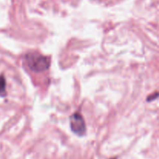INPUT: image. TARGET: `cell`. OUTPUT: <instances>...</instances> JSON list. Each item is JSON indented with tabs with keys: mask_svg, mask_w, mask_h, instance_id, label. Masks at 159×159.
Masks as SVG:
<instances>
[{
	"mask_svg": "<svg viewBox=\"0 0 159 159\" xmlns=\"http://www.w3.org/2000/svg\"><path fill=\"white\" fill-rule=\"evenodd\" d=\"M158 96H159V93H158V92H155V93H152V95H150V96H148L147 101H148V102H151V101L155 100V99H156L158 97Z\"/></svg>",
	"mask_w": 159,
	"mask_h": 159,
	"instance_id": "cell-4",
	"label": "cell"
},
{
	"mask_svg": "<svg viewBox=\"0 0 159 159\" xmlns=\"http://www.w3.org/2000/svg\"><path fill=\"white\" fill-rule=\"evenodd\" d=\"M70 127L71 131L78 136H84L86 133L85 120L81 113H75L70 116Z\"/></svg>",
	"mask_w": 159,
	"mask_h": 159,
	"instance_id": "cell-2",
	"label": "cell"
},
{
	"mask_svg": "<svg viewBox=\"0 0 159 159\" xmlns=\"http://www.w3.org/2000/svg\"><path fill=\"white\" fill-rule=\"evenodd\" d=\"M113 159H116V158H113Z\"/></svg>",
	"mask_w": 159,
	"mask_h": 159,
	"instance_id": "cell-5",
	"label": "cell"
},
{
	"mask_svg": "<svg viewBox=\"0 0 159 159\" xmlns=\"http://www.w3.org/2000/svg\"><path fill=\"white\" fill-rule=\"evenodd\" d=\"M25 61L28 68L36 73H41L48 70L51 65L50 58L37 53H28L25 56Z\"/></svg>",
	"mask_w": 159,
	"mask_h": 159,
	"instance_id": "cell-1",
	"label": "cell"
},
{
	"mask_svg": "<svg viewBox=\"0 0 159 159\" xmlns=\"http://www.w3.org/2000/svg\"><path fill=\"white\" fill-rule=\"evenodd\" d=\"M6 79H5L3 75H0V96H2L3 97V96H5L6 95Z\"/></svg>",
	"mask_w": 159,
	"mask_h": 159,
	"instance_id": "cell-3",
	"label": "cell"
}]
</instances>
